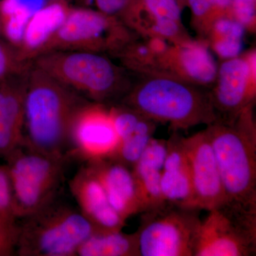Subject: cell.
<instances>
[{
	"instance_id": "cell-1",
	"label": "cell",
	"mask_w": 256,
	"mask_h": 256,
	"mask_svg": "<svg viewBox=\"0 0 256 256\" xmlns=\"http://www.w3.org/2000/svg\"><path fill=\"white\" fill-rule=\"evenodd\" d=\"M87 104L32 63L25 92L22 146L47 156H64L74 120Z\"/></svg>"
},
{
	"instance_id": "cell-2",
	"label": "cell",
	"mask_w": 256,
	"mask_h": 256,
	"mask_svg": "<svg viewBox=\"0 0 256 256\" xmlns=\"http://www.w3.org/2000/svg\"><path fill=\"white\" fill-rule=\"evenodd\" d=\"M252 105L230 121H216L206 130L218 170L225 203L256 212V129Z\"/></svg>"
},
{
	"instance_id": "cell-3",
	"label": "cell",
	"mask_w": 256,
	"mask_h": 256,
	"mask_svg": "<svg viewBox=\"0 0 256 256\" xmlns=\"http://www.w3.org/2000/svg\"><path fill=\"white\" fill-rule=\"evenodd\" d=\"M127 106L146 118L169 122L176 129L210 126L217 120L210 96L166 77L140 84L128 96Z\"/></svg>"
},
{
	"instance_id": "cell-4",
	"label": "cell",
	"mask_w": 256,
	"mask_h": 256,
	"mask_svg": "<svg viewBox=\"0 0 256 256\" xmlns=\"http://www.w3.org/2000/svg\"><path fill=\"white\" fill-rule=\"evenodd\" d=\"M32 63L62 85L96 102L112 98L122 89L120 70L98 52L56 50L38 56Z\"/></svg>"
},
{
	"instance_id": "cell-5",
	"label": "cell",
	"mask_w": 256,
	"mask_h": 256,
	"mask_svg": "<svg viewBox=\"0 0 256 256\" xmlns=\"http://www.w3.org/2000/svg\"><path fill=\"white\" fill-rule=\"evenodd\" d=\"M24 218L16 248L22 256L76 255L79 246L97 232L82 212L54 201Z\"/></svg>"
},
{
	"instance_id": "cell-6",
	"label": "cell",
	"mask_w": 256,
	"mask_h": 256,
	"mask_svg": "<svg viewBox=\"0 0 256 256\" xmlns=\"http://www.w3.org/2000/svg\"><path fill=\"white\" fill-rule=\"evenodd\" d=\"M200 212L168 202L143 212L136 232L139 256H194Z\"/></svg>"
},
{
	"instance_id": "cell-7",
	"label": "cell",
	"mask_w": 256,
	"mask_h": 256,
	"mask_svg": "<svg viewBox=\"0 0 256 256\" xmlns=\"http://www.w3.org/2000/svg\"><path fill=\"white\" fill-rule=\"evenodd\" d=\"M26 148L18 146L6 156L16 218L33 214L54 201L63 170L64 156Z\"/></svg>"
},
{
	"instance_id": "cell-8",
	"label": "cell",
	"mask_w": 256,
	"mask_h": 256,
	"mask_svg": "<svg viewBox=\"0 0 256 256\" xmlns=\"http://www.w3.org/2000/svg\"><path fill=\"white\" fill-rule=\"evenodd\" d=\"M256 254V213L224 203L201 220L194 256H252Z\"/></svg>"
},
{
	"instance_id": "cell-9",
	"label": "cell",
	"mask_w": 256,
	"mask_h": 256,
	"mask_svg": "<svg viewBox=\"0 0 256 256\" xmlns=\"http://www.w3.org/2000/svg\"><path fill=\"white\" fill-rule=\"evenodd\" d=\"M126 40L127 34L117 18L99 11L70 8L62 26L42 46L36 58L56 50L101 53L106 50H120L124 47Z\"/></svg>"
},
{
	"instance_id": "cell-10",
	"label": "cell",
	"mask_w": 256,
	"mask_h": 256,
	"mask_svg": "<svg viewBox=\"0 0 256 256\" xmlns=\"http://www.w3.org/2000/svg\"><path fill=\"white\" fill-rule=\"evenodd\" d=\"M70 142L90 162L111 159L119 144L110 110L87 104L74 120Z\"/></svg>"
},
{
	"instance_id": "cell-11",
	"label": "cell",
	"mask_w": 256,
	"mask_h": 256,
	"mask_svg": "<svg viewBox=\"0 0 256 256\" xmlns=\"http://www.w3.org/2000/svg\"><path fill=\"white\" fill-rule=\"evenodd\" d=\"M183 142L191 168L196 208L208 212L223 204L225 192L206 130L183 138Z\"/></svg>"
},
{
	"instance_id": "cell-12",
	"label": "cell",
	"mask_w": 256,
	"mask_h": 256,
	"mask_svg": "<svg viewBox=\"0 0 256 256\" xmlns=\"http://www.w3.org/2000/svg\"><path fill=\"white\" fill-rule=\"evenodd\" d=\"M216 77V88L210 97L217 118L220 112L227 117L220 121L232 120L252 106L254 89L250 88V82L254 77L256 78V76L248 60L236 57L222 64Z\"/></svg>"
},
{
	"instance_id": "cell-13",
	"label": "cell",
	"mask_w": 256,
	"mask_h": 256,
	"mask_svg": "<svg viewBox=\"0 0 256 256\" xmlns=\"http://www.w3.org/2000/svg\"><path fill=\"white\" fill-rule=\"evenodd\" d=\"M30 70L0 80V156H8L22 146L24 97Z\"/></svg>"
},
{
	"instance_id": "cell-14",
	"label": "cell",
	"mask_w": 256,
	"mask_h": 256,
	"mask_svg": "<svg viewBox=\"0 0 256 256\" xmlns=\"http://www.w3.org/2000/svg\"><path fill=\"white\" fill-rule=\"evenodd\" d=\"M72 188L80 212L97 232L122 230L126 220L111 206L102 184L90 166L74 178Z\"/></svg>"
},
{
	"instance_id": "cell-15",
	"label": "cell",
	"mask_w": 256,
	"mask_h": 256,
	"mask_svg": "<svg viewBox=\"0 0 256 256\" xmlns=\"http://www.w3.org/2000/svg\"><path fill=\"white\" fill-rule=\"evenodd\" d=\"M160 186L164 202L197 208L190 161L183 138L178 134H173L168 140V153L162 170Z\"/></svg>"
},
{
	"instance_id": "cell-16",
	"label": "cell",
	"mask_w": 256,
	"mask_h": 256,
	"mask_svg": "<svg viewBox=\"0 0 256 256\" xmlns=\"http://www.w3.org/2000/svg\"><path fill=\"white\" fill-rule=\"evenodd\" d=\"M90 168L102 184L111 206L124 220L142 213L132 170L110 159L92 162Z\"/></svg>"
},
{
	"instance_id": "cell-17",
	"label": "cell",
	"mask_w": 256,
	"mask_h": 256,
	"mask_svg": "<svg viewBox=\"0 0 256 256\" xmlns=\"http://www.w3.org/2000/svg\"><path fill=\"white\" fill-rule=\"evenodd\" d=\"M69 10L64 0H53L30 18L18 50L22 60L32 62L36 58L42 46L62 26Z\"/></svg>"
},
{
	"instance_id": "cell-18",
	"label": "cell",
	"mask_w": 256,
	"mask_h": 256,
	"mask_svg": "<svg viewBox=\"0 0 256 256\" xmlns=\"http://www.w3.org/2000/svg\"><path fill=\"white\" fill-rule=\"evenodd\" d=\"M80 256H139L136 234L120 230L96 232L77 250Z\"/></svg>"
},
{
	"instance_id": "cell-19",
	"label": "cell",
	"mask_w": 256,
	"mask_h": 256,
	"mask_svg": "<svg viewBox=\"0 0 256 256\" xmlns=\"http://www.w3.org/2000/svg\"><path fill=\"white\" fill-rule=\"evenodd\" d=\"M180 65L190 78L201 84H210L216 78L215 60L208 48L200 44H190L180 52Z\"/></svg>"
},
{
	"instance_id": "cell-20",
	"label": "cell",
	"mask_w": 256,
	"mask_h": 256,
	"mask_svg": "<svg viewBox=\"0 0 256 256\" xmlns=\"http://www.w3.org/2000/svg\"><path fill=\"white\" fill-rule=\"evenodd\" d=\"M151 121L142 116L132 134L120 141L116 152L110 160L132 169L152 138L154 126Z\"/></svg>"
},
{
	"instance_id": "cell-21",
	"label": "cell",
	"mask_w": 256,
	"mask_h": 256,
	"mask_svg": "<svg viewBox=\"0 0 256 256\" xmlns=\"http://www.w3.org/2000/svg\"><path fill=\"white\" fill-rule=\"evenodd\" d=\"M32 66V62L22 60L18 50L14 46L0 43V80L26 73Z\"/></svg>"
},
{
	"instance_id": "cell-22",
	"label": "cell",
	"mask_w": 256,
	"mask_h": 256,
	"mask_svg": "<svg viewBox=\"0 0 256 256\" xmlns=\"http://www.w3.org/2000/svg\"><path fill=\"white\" fill-rule=\"evenodd\" d=\"M119 142L132 134L142 116L130 108H114L110 110Z\"/></svg>"
},
{
	"instance_id": "cell-23",
	"label": "cell",
	"mask_w": 256,
	"mask_h": 256,
	"mask_svg": "<svg viewBox=\"0 0 256 256\" xmlns=\"http://www.w3.org/2000/svg\"><path fill=\"white\" fill-rule=\"evenodd\" d=\"M15 220L0 216V256L12 255L18 248L20 226Z\"/></svg>"
},
{
	"instance_id": "cell-24",
	"label": "cell",
	"mask_w": 256,
	"mask_h": 256,
	"mask_svg": "<svg viewBox=\"0 0 256 256\" xmlns=\"http://www.w3.org/2000/svg\"><path fill=\"white\" fill-rule=\"evenodd\" d=\"M0 216L14 218L12 192L6 166H0Z\"/></svg>"
},
{
	"instance_id": "cell-25",
	"label": "cell",
	"mask_w": 256,
	"mask_h": 256,
	"mask_svg": "<svg viewBox=\"0 0 256 256\" xmlns=\"http://www.w3.org/2000/svg\"><path fill=\"white\" fill-rule=\"evenodd\" d=\"M146 8L158 18H169L180 22L181 11L175 0H146Z\"/></svg>"
},
{
	"instance_id": "cell-26",
	"label": "cell",
	"mask_w": 256,
	"mask_h": 256,
	"mask_svg": "<svg viewBox=\"0 0 256 256\" xmlns=\"http://www.w3.org/2000/svg\"><path fill=\"white\" fill-rule=\"evenodd\" d=\"M245 26L238 21L229 18H220L214 24V28L218 38L242 40Z\"/></svg>"
},
{
	"instance_id": "cell-27",
	"label": "cell",
	"mask_w": 256,
	"mask_h": 256,
	"mask_svg": "<svg viewBox=\"0 0 256 256\" xmlns=\"http://www.w3.org/2000/svg\"><path fill=\"white\" fill-rule=\"evenodd\" d=\"M237 21L244 26L254 23L256 18V0H232Z\"/></svg>"
},
{
	"instance_id": "cell-28",
	"label": "cell",
	"mask_w": 256,
	"mask_h": 256,
	"mask_svg": "<svg viewBox=\"0 0 256 256\" xmlns=\"http://www.w3.org/2000/svg\"><path fill=\"white\" fill-rule=\"evenodd\" d=\"M242 40L232 38H218L214 43L215 52L220 56L230 60L236 58L242 48Z\"/></svg>"
},
{
	"instance_id": "cell-29",
	"label": "cell",
	"mask_w": 256,
	"mask_h": 256,
	"mask_svg": "<svg viewBox=\"0 0 256 256\" xmlns=\"http://www.w3.org/2000/svg\"><path fill=\"white\" fill-rule=\"evenodd\" d=\"M95 2L99 12L116 18L124 14L130 0H95Z\"/></svg>"
},
{
	"instance_id": "cell-30",
	"label": "cell",
	"mask_w": 256,
	"mask_h": 256,
	"mask_svg": "<svg viewBox=\"0 0 256 256\" xmlns=\"http://www.w3.org/2000/svg\"><path fill=\"white\" fill-rule=\"evenodd\" d=\"M232 0H188L192 12L198 18L204 16L212 8H226Z\"/></svg>"
},
{
	"instance_id": "cell-31",
	"label": "cell",
	"mask_w": 256,
	"mask_h": 256,
	"mask_svg": "<svg viewBox=\"0 0 256 256\" xmlns=\"http://www.w3.org/2000/svg\"><path fill=\"white\" fill-rule=\"evenodd\" d=\"M178 24V22L169 18H158L156 20L154 30L162 36L173 37L180 32Z\"/></svg>"
},
{
	"instance_id": "cell-32",
	"label": "cell",
	"mask_w": 256,
	"mask_h": 256,
	"mask_svg": "<svg viewBox=\"0 0 256 256\" xmlns=\"http://www.w3.org/2000/svg\"><path fill=\"white\" fill-rule=\"evenodd\" d=\"M18 8L33 16L48 3L47 0H14Z\"/></svg>"
},
{
	"instance_id": "cell-33",
	"label": "cell",
	"mask_w": 256,
	"mask_h": 256,
	"mask_svg": "<svg viewBox=\"0 0 256 256\" xmlns=\"http://www.w3.org/2000/svg\"></svg>"
}]
</instances>
